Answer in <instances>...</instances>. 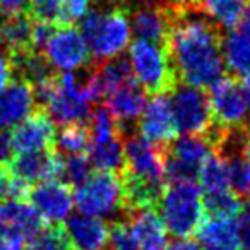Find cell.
<instances>
[{"label":"cell","mask_w":250,"mask_h":250,"mask_svg":"<svg viewBox=\"0 0 250 250\" xmlns=\"http://www.w3.org/2000/svg\"><path fill=\"white\" fill-rule=\"evenodd\" d=\"M221 31L197 11L187 5L175 19L168 36V53L178 83L208 89L225 72Z\"/></svg>","instance_id":"1"},{"label":"cell","mask_w":250,"mask_h":250,"mask_svg":"<svg viewBox=\"0 0 250 250\" xmlns=\"http://www.w3.org/2000/svg\"><path fill=\"white\" fill-rule=\"evenodd\" d=\"M81 35L96 62L120 57L130 40L129 12L125 7L89 9L81 21Z\"/></svg>","instance_id":"2"},{"label":"cell","mask_w":250,"mask_h":250,"mask_svg":"<svg viewBox=\"0 0 250 250\" xmlns=\"http://www.w3.org/2000/svg\"><path fill=\"white\" fill-rule=\"evenodd\" d=\"M168 233L177 238H188L197 233L204 219L202 190L194 180L168 182L158 208Z\"/></svg>","instance_id":"3"},{"label":"cell","mask_w":250,"mask_h":250,"mask_svg":"<svg viewBox=\"0 0 250 250\" xmlns=\"http://www.w3.org/2000/svg\"><path fill=\"white\" fill-rule=\"evenodd\" d=\"M129 53L132 77L146 94H170L180 84L167 46L136 40L130 45Z\"/></svg>","instance_id":"4"},{"label":"cell","mask_w":250,"mask_h":250,"mask_svg":"<svg viewBox=\"0 0 250 250\" xmlns=\"http://www.w3.org/2000/svg\"><path fill=\"white\" fill-rule=\"evenodd\" d=\"M74 204L81 214L104 218L122 211V173L96 170L76 188Z\"/></svg>","instance_id":"5"},{"label":"cell","mask_w":250,"mask_h":250,"mask_svg":"<svg viewBox=\"0 0 250 250\" xmlns=\"http://www.w3.org/2000/svg\"><path fill=\"white\" fill-rule=\"evenodd\" d=\"M209 108H211L212 127L223 132H240L247 129V117L250 101L242 84L231 76L221 77L209 87Z\"/></svg>","instance_id":"6"},{"label":"cell","mask_w":250,"mask_h":250,"mask_svg":"<svg viewBox=\"0 0 250 250\" xmlns=\"http://www.w3.org/2000/svg\"><path fill=\"white\" fill-rule=\"evenodd\" d=\"M216 149L211 137L182 136L165 146V177L167 182L195 180L204 161Z\"/></svg>","instance_id":"7"},{"label":"cell","mask_w":250,"mask_h":250,"mask_svg":"<svg viewBox=\"0 0 250 250\" xmlns=\"http://www.w3.org/2000/svg\"><path fill=\"white\" fill-rule=\"evenodd\" d=\"M170 96L171 111L178 134L206 136L212 129V117L208 94L199 87L178 84Z\"/></svg>","instance_id":"8"},{"label":"cell","mask_w":250,"mask_h":250,"mask_svg":"<svg viewBox=\"0 0 250 250\" xmlns=\"http://www.w3.org/2000/svg\"><path fill=\"white\" fill-rule=\"evenodd\" d=\"M125 165L122 173L153 184H167L165 146L146 141L143 136H127L124 143Z\"/></svg>","instance_id":"9"},{"label":"cell","mask_w":250,"mask_h":250,"mask_svg":"<svg viewBox=\"0 0 250 250\" xmlns=\"http://www.w3.org/2000/svg\"><path fill=\"white\" fill-rule=\"evenodd\" d=\"M43 55L55 70L72 72L91 60V52L81 31L74 26L57 28L46 43Z\"/></svg>","instance_id":"10"},{"label":"cell","mask_w":250,"mask_h":250,"mask_svg":"<svg viewBox=\"0 0 250 250\" xmlns=\"http://www.w3.org/2000/svg\"><path fill=\"white\" fill-rule=\"evenodd\" d=\"M57 130L52 117L45 108L38 106L22 122H19L11 130L12 151L16 154L38 153L55 147Z\"/></svg>","instance_id":"11"},{"label":"cell","mask_w":250,"mask_h":250,"mask_svg":"<svg viewBox=\"0 0 250 250\" xmlns=\"http://www.w3.org/2000/svg\"><path fill=\"white\" fill-rule=\"evenodd\" d=\"M28 202L36 209L45 223L60 225L65 221L74 206V194L69 184L62 180L40 182L29 188Z\"/></svg>","instance_id":"12"},{"label":"cell","mask_w":250,"mask_h":250,"mask_svg":"<svg viewBox=\"0 0 250 250\" xmlns=\"http://www.w3.org/2000/svg\"><path fill=\"white\" fill-rule=\"evenodd\" d=\"M139 130L144 139L156 146H168L177 139L178 129L168 94H158L146 103L139 118Z\"/></svg>","instance_id":"13"},{"label":"cell","mask_w":250,"mask_h":250,"mask_svg":"<svg viewBox=\"0 0 250 250\" xmlns=\"http://www.w3.org/2000/svg\"><path fill=\"white\" fill-rule=\"evenodd\" d=\"M62 228L74 250L110 249V226L101 218L74 214L62 223Z\"/></svg>","instance_id":"14"},{"label":"cell","mask_w":250,"mask_h":250,"mask_svg":"<svg viewBox=\"0 0 250 250\" xmlns=\"http://www.w3.org/2000/svg\"><path fill=\"white\" fill-rule=\"evenodd\" d=\"M35 87L29 81L16 77L4 91H0V129L22 122L35 110Z\"/></svg>","instance_id":"15"},{"label":"cell","mask_w":250,"mask_h":250,"mask_svg":"<svg viewBox=\"0 0 250 250\" xmlns=\"http://www.w3.org/2000/svg\"><path fill=\"white\" fill-rule=\"evenodd\" d=\"M0 223L22 233L28 242L46 228V223L36 209L22 199H9L0 202Z\"/></svg>","instance_id":"16"},{"label":"cell","mask_w":250,"mask_h":250,"mask_svg":"<svg viewBox=\"0 0 250 250\" xmlns=\"http://www.w3.org/2000/svg\"><path fill=\"white\" fill-rule=\"evenodd\" d=\"M104 100H106L108 111L113 115L118 124L139 120L146 108V93L134 79L122 84Z\"/></svg>","instance_id":"17"},{"label":"cell","mask_w":250,"mask_h":250,"mask_svg":"<svg viewBox=\"0 0 250 250\" xmlns=\"http://www.w3.org/2000/svg\"><path fill=\"white\" fill-rule=\"evenodd\" d=\"M137 250H167L168 229L161 216L154 209L139 211L130 216Z\"/></svg>","instance_id":"18"},{"label":"cell","mask_w":250,"mask_h":250,"mask_svg":"<svg viewBox=\"0 0 250 250\" xmlns=\"http://www.w3.org/2000/svg\"><path fill=\"white\" fill-rule=\"evenodd\" d=\"M33 19L28 14L2 16L0 19V45L11 57L26 52H36L33 48Z\"/></svg>","instance_id":"19"},{"label":"cell","mask_w":250,"mask_h":250,"mask_svg":"<svg viewBox=\"0 0 250 250\" xmlns=\"http://www.w3.org/2000/svg\"><path fill=\"white\" fill-rule=\"evenodd\" d=\"M202 250H238V233L235 219L206 218L197 229Z\"/></svg>","instance_id":"20"},{"label":"cell","mask_w":250,"mask_h":250,"mask_svg":"<svg viewBox=\"0 0 250 250\" xmlns=\"http://www.w3.org/2000/svg\"><path fill=\"white\" fill-rule=\"evenodd\" d=\"M225 67L231 77L243 79L250 76V35L242 29H231L221 42Z\"/></svg>","instance_id":"21"},{"label":"cell","mask_w":250,"mask_h":250,"mask_svg":"<svg viewBox=\"0 0 250 250\" xmlns=\"http://www.w3.org/2000/svg\"><path fill=\"white\" fill-rule=\"evenodd\" d=\"M195 7L219 31H231L242 21L249 7V0H199Z\"/></svg>","instance_id":"22"},{"label":"cell","mask_w":250,"mask_h":250,"mask_svg":"<svg viewBox=\"0 0 250 250\" xmlns=\"http://www.w3.org/2000/svg\"><path fill=\"white\" fill-rule=\"evenodd\" d=\"M197 178H199V182H201V190H204V194L228 190L229 170H228V161H226L225 154L219 153V151H214L201 167ZM229 190H231V188H229Z\"/></svg>","instance_id":"23"},{"label":"cell","mask_w":250,"mask_h":250,"mask_svg":"<svg viewBox=\"0 0 250 250\" xmlns=\"http://www.w3.org/2000/svg\"><path fill=\"white\" fill-rule=\"evenodd\" d=\"M87 158H89L91 167L98 168V170H110L122 173L125 165L124 156V139L108 141L104 144H91L87 149Z\"/></svg>","instance_id":"24"},{"label":"cell","mask_w":250,"mask_h":250,"mask_svg":"<svg viewBox=\"0 0 250 250\" xmlns=\"http://www.w3.org/2000/svg\"><path fill=\"white\" fill-rule=\"evenodd\" d=\"M91 146V134L84 124L62 125L55 137V149L62 154H84Z\"/></svg>","instance_id":"25"},{"label":"cell","mask_w":250,"mask_h":250,"mask_svg":"<svg viewBox=\"0 0 250 250\" xmlns=\"http://www.w3.org/2000/svg\"><path fill=\"white\" fill-rule=\"evenodd\" d=\"M204 212L209 218L235 219L242 212V199L233 190H219L202 195Z\"/></svg>","instance_id":"26"},{"label":"cell","mask_w":250,"mask_h":250,"mask_svg":"<svg viewBox=\"0 0 250 250\" xmlns=\"http://www.w3.org/2000/svg\"><path fill=\"white\" fill-rule=\"evenodd\" d=\"M91 134V144H104L108 141H113L122 137L124 130L122 125L113 118V115L108 111L106 106H100L91 113L89 125H87Z\"/></svg>","instance_id":"27"},{"label":"cell","mask_w":250,"mask_h":250,"mask_svg":"<svg viewBox=\"0 0 250 250\" xmlns=\"http://www.w3.org/2000/svg\"><path fill=\"white\" fill-rule=\"evenodd\" d=\"M28 250H74L65 236V231L60 225L46 226L40 235L29 242Z\"/></svg>","instance_id":"28"},{"label":"cell","mask_w":250,"mask_h":250,"mask_svg":"<svg viewBox=\"0 0 250 250\" xmlns=\"http://www.w3.org/2000/svg\"><path fill=\"white\" fill-rule=\"evenodd\" d=\"M31 185L22 182L11 171L7 163L0 165V202L9 199H26Z\"/></svg>","instance_id":"29"},{"label":"cell","mask_w":250,"mask_h":250,"mask_svg":"<svg viewBox=\"0 0 250 250\" xmlns=\"http://www.w3.org/2000/svg\"><path fill=\"white\" fill-rule=\"evenodd\" d=\"M60 2L62 0H29L26 14L33 21L46 22L55 28L60 24Z\"/></svg>","instance_id":"30"},{"label":"cell","mask_w":250,"mask_h":250,"mask_svg":"<svg viewBox=\"0 0 250 250\" xmlns=\"http://www.w3.org/2000/svg\"><path fill=\"white\" fill-rule=\"evenodd\" d=\"M89 158L87 154H72L65 160V170H63V182L70 187H79L84 180L91 175Z\"/></svg>","instance_id":"31"},{"label":"cell","mask_w":250,"mask_h":250,"mask_svg":"<svg viewBox=\"0 0 250 250\" xmlns=\"http://www.w3.org/2000/svg\"><path fill=\"white\" fill-rule=\"evenodd\" d=\"M110 249L111 250H137L130 221H115L110 226Z\"/></svg>","instance_id":"32"},{"label":"cell","mask_w":250,"mask_h":250,"mask_svg":"<svg viewBox=\"0 0 250 250\" xmlns=\"http://www.w3.org/2000/svg\"><path fill=\"white\" fill-rule=\"evenodd\" d=\"M91 0H62L60 2V24L59 28L74 26L83 21L84 16L89 12Z\"/></svg>","instance_id":"33"},{"label":"cell","mask_w":250,"mask_h":250,"mask_svg":"<svg viewBox=\"0 0 250 250\" xmlns=\"http://www.w3.org/2000/svg\"><path fill=\"white\" fill-rule=\"evenodd\" d=\"M26 242L28 240L22 233L0 223V250H22Z\"/></svg>","instance_id":"34"},{"label":"cell","mask_w":250,"mask_h":250,"mask_svg":"<svg viewBox=\"0 0 250 250\" xmlns=\"http://www.w3.org/2000/svg\"><path fill=\"white\" fill-rule=\"evenodd\" d=\"M14 63L7 52H0V91H4L16 79Z\"/></svg>","instance_id":"35"},{"label":"cell","mask_w":250,"mask_h":250,"mask_svg":"<svg viewBox=\"0 0 250 250\" xmlns=\"http://www.w3.org/2000/svg\"><path fill=\"white\" fill-rule=\"evenodd\" d=\"M240 247H250V211L240 212L235 218Z\"/></svg>","instance_id":"36"},{"label":"cell","mask_w":250,"mask_h":250,"mask_svg":"<svg viewBox=\"0 0 250 250\" xmlns=\"http://www.w3.org/2000/svg\"><path fill=\"white\" fill-rule=\"evenodd\" d=\"M29 0H0V14L2 16H16L24 14L28 11Z\"/></svg>","instance_id":"37"},{"label":"cell","mask_w":250,"mask_h":250,"mask_svg":"<svg viewBox=\"0 0 250 250\" xmlns=\"http://www.w3.org/2000/svg\"><path fill=\"white\" fill-rule=\"evenodd\" d=\"M12 141H11V132L5 129H0V165L9 163L12 158Z\"/></svg>","instance_id":"38"},{"label":"cell","mask_w":250,"mask_h":250,"mask_svg":"<svg viewBox=\"0 0 250 250\" xmlns=\"http://www.w3.org/2000/svg\"><path fill=\"white\" fill-rule=\"evenodd\" d=\"M167 250H202L201 245L192 240H187V238H182V240H177L175 243L167 247Z\"/></svg>","instance_id":"39"},{"label":"cell","mask_w":250,"mask_h":250,"mask_svg":"<svg viewBox=\"0 0 250 250\" xmlns=\"http://www.w3.org/2000/svg\"><path fill=\"white\" fill-rule=\"evenodd\" d=\"M238 29H242V31H245V33H249V35H250V5L247 7L245 14H243L242 21H240Z\"/></svg>","instance_id":"40"},{"label":"cell","mask_w":250,"mask_h":250,"mask_svg":"<svg viewBox=\"0 0 250 250\" xmlns=\"http://www.w3.org/2000/svg\"><path fill=\"white\" fill-rule=\"evenodd\" d=\"M242 153H243V158H245L247 165H249V168H250V137H247L245 143H243V149H242Z\"/></svg>","instance_id":"41"},{"label":"cell","mask_w":250,"mask_h":250,"mask_svg":"<svg viewBox=\"0 0 250 250\" xmlns=\"http://www.w3.org/2000/svg\"><path fill=\"white\" fill-rule=\"evenodd\" d=\"M182 2H185V4H190V5H195L199 0H182Z\"/></svg>","instance_id":"42"},{"label":"cell","mask_w":250,"mask_h":250,"mask_svg":"<svg viewBox=\"0 0 250 250\" xmlns=\"http://www.w3.org/2000/svg\"><path fill=\"white\" fill-rule=\"evenodd\" d=\"M238 250H250V247H238Z\"/></svg>","instance_id":"43"},{"label":"cell","mask_w":250,"mask_h":250,"mask_svg":"<svg viewBox=\"0 0 250 250\" xmlns=\"http://www.w3.org/2000/svg\"><path fill=\"white\" fill-rule=\"evenodd\" d=\"M247 129H249V130H250V124H249V125H247Z\"/></svg>","instance_id":"44"},{"label":"cell","mask_w":250,"mask_h":250,"mask_svg":"<svg viewBox=\"0 0 250 250\" xmlns=\"http://www.w3.org/2000/svg\"><path fill=\"white\" fill-rule=\"evenodd\" d=\"M249 206H250V195H249Z\"/></svg>","instance_id":"45"}]
</instances>
